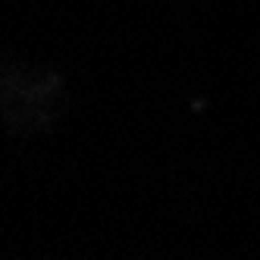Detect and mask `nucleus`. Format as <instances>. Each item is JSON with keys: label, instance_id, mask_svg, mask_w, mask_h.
<instances>
[]
</instances>
